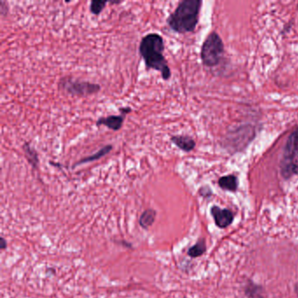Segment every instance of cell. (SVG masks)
<instances>
[{"label": "cell", "mask_w": 298, "mask_h": 298, "mask_svg": "<svg viewBox=\"0 0 298 298\" xmlns=\"http://www.w3.org/2000/svg\"><path fill=\"white\" fill-rule=\"evenodd\" d=\"M164 40L159 33H150L143 37L139 44V54L143 58L145 68L161 74L164 81H169L172 71L164 55Z\"/></svg>", "instance_id": "1"}, {"label": "cell", "mask_w": 298, "mask_h": 298, "mask_svg": "<svg viewBox=\"0 0 298 298\" xmlns=\"http://www.w3.org/2000/svg\"><path fill=\"white\" fill-rule=\"evenodd\" d=\"M201 6V0H183L167 18V25L175 33L194 32L199 22Z\"/></svg>", "instance_id": "2"}, {"label": "cell", "mask_w": 298, "mask_h": 298, "mask_svg": "<svg viewBox=\"0 0 298 298\" xmlns=\"http://www.w3.org/2000/svg\"><path fill=\"white\" fill-rule=\"evenodd\" d=\"M224 44L218 33H211L205 39L201 48V60L206 67L217 66L223 54Z\"/></svg>", "instance_id": "3"}, {"label": "cell", "mask_w": 298, "mask_h": 298, "mask_svg": "<svg viewBox=\"0 0 298 298\" xmlns=\"http://www.w3.org/2000/svg\"><path fill=\"white\" fill-rule=\"evenodd\" d=\"M60 90L74 96H87L94 95L101 90V86L90 81L75 80L72 77L65 76L59 82Z\"/></svg>", "instance_id": "4"}, {"label": "cell", "mask_w": 298, "mask_h": 298, "mask_svg": "<svg viewBox=\"0 0 298 298\" xmlns=\"http://www.w3.org/2000/svg\"><path fill=\"white\" fill-rule=\"evenodd\" d=\"M295 159H298V128L295 129L287 140L281 161V169L296 164Z\"/></svg>", "instance_id": "5"}, {"label": "cell", "mask_w": 298, "mask_h": 298, "mask_svg": "<svg viewBox=\"0 0 298 298\" xmlns=\"http://www.w3.org/2000/svg\"><path fill=\"white\" fill-rule=\"evenodd\" d=\"M211 215L215 220V225L219 228H227L233 222V214L229 209L221 208L218 206L211 207Z\"/></svg>", "instance_id": "6"}, {"label": "cell", "mask_w": 298, "mask_h": 298, "mask_svg": "<svg viewBox=\"0 0 298 298\" xmlns=\"http://www.w3.org/2000/svg\"><path fill=\"white\" fill-rule=\"evenodd\" d=\"M125 116L124 115H111V116L100 117L96 121V124L99 126H105L114 132H118L122 128V124L124 122Z\"/></svg>", "instance_id": "7"}, {"label": "cell", "mask_w": 298, "mask_h": 298, "mask_svg": "<svg viewBox=\"0 0 298 298\" xmlns=\"http://www.w3.org/2000/svg\"><path fill=\"white\" fill-rule=\"evenodd\" d=\"M171 141L173 144H175L179 150L183 152H190L194 151L196 146V143L194 138L185 135H176L171 137Z\"/></svg>", "instance_id": "8"}, {"label": "cell", "mask_w": 298, "mask_h": 298, "mask_svg": "<svg viewBox=\"0 0 298 298\" xmlns=\"http://www.w3.org/2000/svg\"><path fill=\"white\" fill-rule=\"evenodd\" d=\"M219 186L223 189L225 191H237L239 186L238 178L231 174V175H227V176L221 177V179H219Z\"/></svg>", "instance_id": "9"}, {"label": "cell", "mask_w": 298, "mask_h": 298, "mask_svg": "<svg viewBox=\"0 0 298 298\" xmlns=\"http://www.w3.org/2000/svg\"><path fill=\"white\" fill-rule=\"evenodd\" d=\"M22 150L24 152L25 157L27 158V162L33 166V169H37L39 167V158L38 152L36 150L31 146L30 143L26 142L22 146Z\"/></svg>", "instance_id": "10"}, {"label": "cell", "mask_w": 298, "mask_h": 298, "mask_svg": "<svg viewBox=\"0 0 298 298\" xmlns=\"http://www.w3.org/2000/svg\"><path fill=\"white\" fill-rule=\"evenodd\" d=\"M112 149H113V146H112L111 144L105 145V146L102 147L101 150H99L98 152L94 153L92 155L86 157V158H81V160L76 162L73 167L77 166V165H80V164H87V163H90V162L98 160L100 158L109 154V153L112 151Z\"/></svg>", "instance_id": "11"}, {"label": "cell", "mask_w": 298, "mask_h": 298, "mask_svg": "<svg viewBox=\"0 0 298 298\" xmlns=\"http://www.w3.org/2000/svg\"><path fill=\"white\" fill-rule=\"evenodd\" d=\"M156 215H157V212H156L155 210H153V209L145 210L141 215L140 219H139V224H140L141 227L144 229L151 227L155 221Z\"/></svg>", "instance_id": "12"}, {"label": "cell", "mask_w": 298, "mask_h": 298, "mask_svg": "<svg viewBox=\"0 0 298 298\" xmlns=\"http://www.w3.org/2000/svg\"><path fill=\"white\" fill-rule=\"evenodd\" d=\"M206 242L204 239H200L198 241L196 244L194 245L193 247L189 248L188 250V256L191 258H197L201 257L204 253H206Z\"/></svg>", "instance_id": "13"}, {"label": "cell", "mask_w": 298, "mask_h": 298, "mask_svg": "<svg viewBox=\"0 0 298 298\" xmlns=\"http://www.w3.org/2000/svg\"><path fill=\"white\" fill-rule=\"evenodd\" d=\"M106 1H92L90 4V12L94 15L98 16L101 12L104 10L105 6L107 5Z\"/></svg>", "instance_id": "14"}, {"label": "cell", "mask_w": 298, "mask_h": 298, "mask_svg": "<svg viewBox=\"0 0 298 298\" xmlns=\"http://www.w3.org/2000/svg\"><path fill=\"white\" fill-rule=\"evenodd\" d=\"M281 174L285 179H289L293 175H298V164H294L281 169Z\"/></svg>", "instance_id": "15"}, {"label": "cell", "mask_w": 298, "mask_h": 298, "mask_svg": "<svg viewBox=\"0 0 298 298\" xmlns=\"http://www.w3.org/2000/svg\"><path fill=\"white\" fill-rule=\"evenodd\" d=\"M119 111L122 115H124V116H125V115H128V114L131 113V112L132 111V108L131 107H122L120 108Z\"/></svg>", "instance_id": "16"}, {"label": "cell", "mask_w": 298, "mask_h": 298, "mask_svg": "<svg viewBox=\"0 0 298 298\" xmlns=\"http://www.w3.org/2000/svg\"><path fill=\"white\" fill-rule=\"evenodd\" d=\"M6 247H7V244H6V240L2 237V238H1V245H0V248H1V250L4 251L6 249Z\"/></svg>", "instance_id": "17"}]
</instances>
